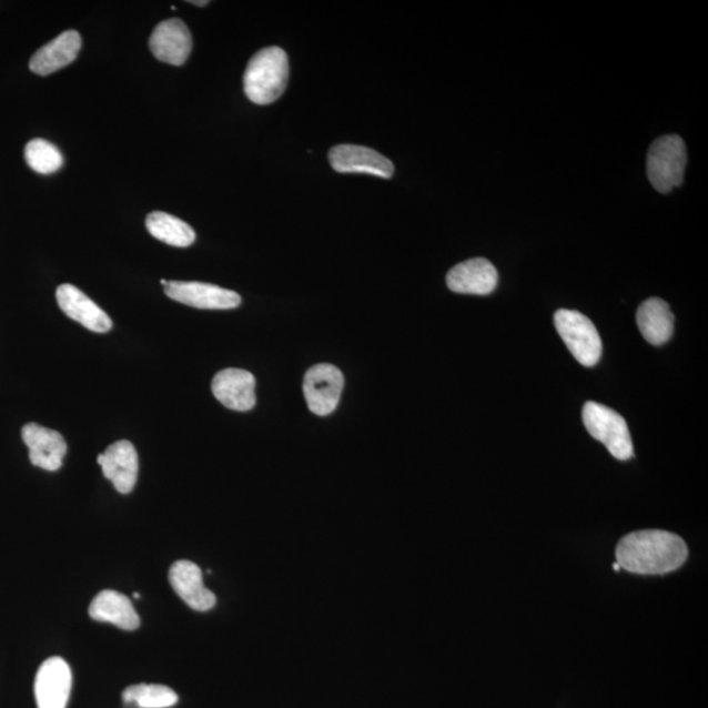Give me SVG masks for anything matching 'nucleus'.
I'll return each instance as SVG.
<instances>
[{"label": "nucleus", "mask_w": 708, "mask_h": 708, "mask_svg": "<svg viewBox=\"0 0 708 708\" xmlns=\"http://www.w3.org/2000/svg\"><path fill=\"white\" fill-rule=\"evenodd\" d=\"M688 546L677 534L641 530L628 534L617 546V563L628 573L664 575L684 566Z\"/></svg>", "instance_id": "1"}, {"label": "nucleus", "mask_w": 708, "mask_h": 708, "mask_svg": "<svg viewBox=\"0 0 708 708\" xmlns=\"http://www.w3.org/2000/svg\"><path fill=\"white\" fill-rule=\"evenodd\" d=\"M289 81V60L283 49L270 47L260 50L245 69V95L252 103L266 105L283 95Z\"/></svg>", "instance_id": "2"}, {"label": "nucleus", "mask_w": 708, "mask_h": 708, "mask_svg": "<svg viewBox=\"0 0 708 708\" xmlns=\"http://www.w3.org/2000/svg\"><path fill=\"white\" fill-rule=\"evenodd\" d=\"M688 162L685 142L678 135H664L649 148L647 175L655 190L669 193L684 182V172Z\"/></svg>", "instance_id": "3"}, {"label": "nucleus", "mask_w": 708, "mask_h": 708, "mask_svg": "<svg viewBox=\"0 0 708 708\" xmlns=\"http://www.w3.org/2000/svg\"><path fill=\"white\" fill-rule=\"evenodd\" d=\"M583 422L590 436L606 446L614 458L630 459L634 445L627 423L618 412L596 402H587L583 408Z\"/></svg>", "instance_id": "4"}, {"label": "nucleus", "mask_w": 708, "mask_h": 708, "mask_svg": "<svg viewBox=\"0 0 708 708\" xmlns=\"http://www.w3.org/2000/svg\"><path fill=\"white\" fill-rule=\"evenodd\" d=\"M555 328L573 356L583 366H595L603 354V342L588 316L560 309L554 315Z\"/></svg>", "instance_id": "5"}, {"label": "nucleus", "mask_w": 708, "mask_h": 708, "mask_svg": "<svg viewBox=\"0 0 708 708\" xmlns=\"http://www.w3.org/2000/svg\"><path fill=\"white\" fill-rule=\"evenodd\" d=\"M344 388V375L331 364L309 368L303 381L309 409L317 416H327L337 407Z\"/></svg>", "instance_id": "6"}, {"label": "nucleus", "mask_w": 708, "mask_h": 708, "mask_svg": "<svg viewBox=\"0 0 708 708\" xmlns=\"http://www.w3.org/2000/svg\"><path fill=\"white\" fill-rule=\"evenodd\" d=\"M164 293L173 301L202 310H231L241 306V295L212 284L186 281H161Z\"/></svg>", "instance_id": "7"}, {"label": "nucleus", "mask_w": 708, "mask_h": 708, "mask_svg": "<svg viewBox=\"0 0 708 708\" xmlns=\"http://www.w3.org/2000/svg\"><path fill=\"white\" fill-rule=\"evenodd\" d=\"M72 676L69 664L61 657L42 663L34 681V697L39 708H67Z\"/></svg>", "instance_id": "8"}, {"label": "nucleus", "mask_w": 708, "mask_h": 708, "mask_svg": "<svg viewBox=\"0 0 708 708\" xmlns=\"http://www.w3.org/2000/svg\"><path fill=\"white\" fill-rule=\"evenodd\" d=\"M332 169L341 173H367V175L390 179L394 175V164L373 149L357 144H338L330 151Z\"/></svg>", "instance_id": "9"}, {"label": "nucleus", "mask_w": 708, "mask_h": 708, "mask_svg": "<svg viewBox=\"0 0 708 708\" xmlns=\"http://www.w3.org/2000/svg\"><path fill=\"white\" fill-rule=\"evenodd\" d=\"M21 437L29 449V461L47 472H58L62 467L68 444L60 432L29 423L21 429Z\"/></svg>", "instance_id": "10"}, {"label": "nucleus", "mask_w": 708, "mask_h": 708, "mask_svg": "<svg viewBox=\"0 0 708 708\" xmlns=\"http://www.w3.org/2000/svg\"><path fill=\"white\" fill-rule=\"evenodd\" d=\"M98 464L103 468L108 481L113 483L120 494L132 493L136 478H139V454L135 447L127 439L108 446L98 457Z\"/></svg>", "instance_id": "11"}, {"label": "nucleus", "mask_w": 708, "mask_h": 708, "mask_svg": "<svg viewBox=\"0 0 708 708\" xmlns=\"http://www.w3.org/2000/svg\"><path fill=\"white\" fill-rule=\"evenodd\" d=\"M149 45L156 60L182 67L192 52V34L182 20H165L151 33Z\"/></svg>", "instance_id": "12"}, {"label": "nucleus", "mask_w": 708, "mask_h": 708, "mask_svg": "<svg viewBox=\"0 0 708 708\" xmlns=\"http://www.w3.org/2000/svg\"><path fill=\"white\" fill-rule=\"evenodd\" d=\"M256 381L254 375L242 368H225L215 374L212 392L223 406L234 411H250L255 407Z\"/></svg>", "instance_id": "13"}, {"label": "nucleus", "mask_w": 708, "mask_h": 708, "mask_svg": "<svg viewBox=\"0 0 708 708\" xmlns=\"http://www.w3.org/2000/svg\"><path fill=\"white\" fill-rule=\"evenodd\" d=\"M55 297L62 312L87 330L97 334H105L112 330L111 317L74 285H61L57 289Z\"/></svg>", "instance_id": "14"}, {"label": "nucleus", "mask_w": 708, "mask_h": 708, "mask_svg": "<svg viewBox=\"0 0 708 708\" xmlns=\"http://www.w3.org/2000/svg\"><path fill=\"white\" fill-rule=\"evenodd\" d=\"M498 273L487 259H469L447 273L446 284L459 294L487 295L495 291Z\"/></svg>", "instance_id": "15"}, {"label": "nucleus", "mask_w": 708, "mask_h": 708, "mask_svg": "<svg viewBox=\"0 0 708 708\" xmlns=\"http://www.w3.org/2000/svg\"><path fill=\"white\" fill-rule=\"evenodd\" d=\"M169 577L173 590L190 608L198 611L214 608L215 595L202 581V570L198 565L188 560L173 563Z\"/></svg>", "instance_id": "16"}, {"label": "nucleus", "mask_w": 708, "mask_h": 708, "mask_svg": "<svg viewBox=\"0 0 708 708\" xmlns=\"http://www.w3.org/2000/svg\"><path fill=\"white\" fill-rule=\"evenodd\" d=\"M81 48V34L77 31L63 32L32 55L29 69L40 77L53 74L74 62Z\"/></svg>", "instance_id": "17"}, {"label": "nucleus", "mask_w": 708, "mask_h": 708, "mask_svg": "<svg viewBox=\"0 0 708 708\" xmlns=\"http://www.w3.org/2000/svg\"><path fill=\"white\" fill-rule=\"evenodd\" d=\"M90 617L99 623L112 624L122 630L133 631L140 627L141 619L132 601L115 590H103L90 605Z\"/></svg>", "instance_id": "18"}, {"label": "nucleus", "mask_w": 708, "mask_h": 708, "mask_svg": "<svg viewBox=\"0 0 708 708\" xmlns=\"http://www.w3.org/2000/svg\"><path fill=\"white\" fill-rule=\"evenodd\" d=\"M638 327L649 344H666L675 331V315L666 301L649 299L641 303L637 314Z\"/></svg>", "instance_id": "19"}, {"label": "nucleus", "mask_w": 708, "mask_h": 708, "mask_svg": "<svg viewBox=\"0 0 708 708\" xmlns=\"http://www.w3.org/2000/svg\"><path fill=\"white\" fill-rule=\"evenodd\" d=\"M146 229L155 240L172 247H190L196 241V233L188 223L163 212L150 213L146 219Z\"/></svg>", "instance_id": "20"}, {"label": "nucleus", "mask_w": 708, "mask_h": 708, "mask_svg": "<svg viewBox=\"0 0 708 708\" xmlns=\"http://www.w3.org/2000/svg\"><path fill=\"white\" fill-rule=\"evenodd\" d=\"M122 700L130 708H170L178 704L179 697L168 686L140 684L129 686L122 692Z\"/></svg>", "instance_id": "21"}, {"label": "nucleus", "mask_w": 708, "mask_h": 708, "mask_svg": "<svg viewBox=\"0 0 708 708\" xmlns=\"http://www.w3.org/2000/svg\"><path fill=\"white\" fill-rule=\"evenodd\" d=\"M26 161L29 168L41 175H50L63 165V156L53 143L36 139L26 146Z\"/></svg>", "instance_id": "22"}, {"label": "nucleus", "mask_w": 708, "mask_h": 708, "mask_svg": "<svg viewBox=\"0 0 708 708\" xmlns=\"http://www.w3.org/2000/svg\"><path fill=\"white\" fill-rule=\"evenodd\" d=\"M191 3L194 4V6H199V7H204V6L209 4V2H206V0H205V2H191Z\"/></svg>", "instance_id": "23"}, {"label": "nucleus", "mask_w": 708, "mask_h": 708, "mask_svg": "<svg viewBox=\"0 0 708 708\" xmlns=\"http://www.w3.org/2000/svg\"><path fill=\"white\" fill-rule=\"evenodd\" d=\"M613 569H614V570H617V573H618V570H620V569H623V568H620V566L618 565V563H614V565H613Z\"/></svg>", "instance_id": "24"}, {"label": "nucleus", "mask_w": 708, "mask_h": 708, "mask_svg": "<svg viewBox=\"0 0 708 708\" xmlns=\"http://www.w3.org/2000/svg\"><path fill=\"white\" fill-rule=\"evenodd\" d=\"M134 598L139 599L140 598V594H134Z\"/></svg>", "instance_id": "25"}]
</instances>
